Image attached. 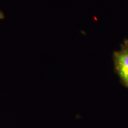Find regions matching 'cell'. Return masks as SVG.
I'll list each match as a JSON object with an SVG mask.
<instances>
[{
	"label": "cell",
	"mask_w": 128,
	"mask_h": 128,
	"mask_svg": "<svg viewBox=\"0 0 128 128\" xmlns=\"http://www.w3.org/2000/svg\"><path fill=\"white\" fill-rule=\"evenodd\" d=\"M114 71L121 84L128 88V39H124L119 50L113 53Z\"/></svg>",
	"instance_id": "obj_1"
}]
</instances>
